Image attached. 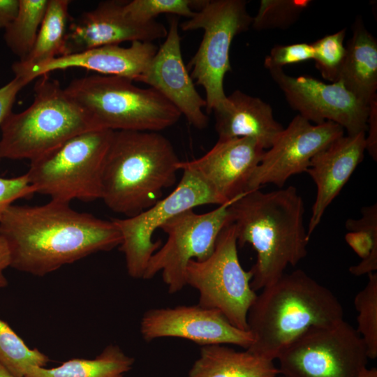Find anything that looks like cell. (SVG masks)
Masks as SVG:
<instances>
[{
    "label": "cell",
    "mask_w": 377,
    "mask_h": 377,
    "mask_svg": "<svg viewBox=\"0 0 377 377\" xmlns=\"http://www.w3.org/2000/svg\"><path fill=\"white\" fill-rule=\"evenodd\" d=\"M50 200L40 205H10L0 219V235L10 250V267L43 276L91 254L120 245L112 220L77 212Z\"/></svg>",
    "instance_id": "1"
},
{
    "label": "cell",
    "mask_w": 377,
    "mask_h": 377,
    "mask_svg": "<svg viewBox=\"0 0 377 377\" xmlns=\"http://www.w3.org/2000/svg\"><path fill=\"white\" fill-rule=\"evenodd\" d=\"M237 245L249 244L256 253L251 288L256 292L279 279L288 266L307 255L310 237L304 225V203L293 186L246 192L229 207Z\"/></svg>",
    "instance_id": "2"
},
{
    "label": "cell",
    "mask_w": 377,
    "mask_h": 377,
    "mask_svg": "<svg viewBox=\"0 0 377 377\" xmlns=\"http://www.w3.org/2000/svg\"><path fill=\"white\" fill-rule=\"evenodd\" d=\"M257 295L247 316L253 337L246 350L270 360L309 329L343 320L337 296L304 271L284 273Z\"/></svg>",
    "instance_id": "3"
},
{
    "label": "cell",
    "mask_w": 377,
    "mask_h": 377,
    "mask_svg": "<svg viewBox=\"0 0 377 377\" xmlns=\"http://www.w3.org/2000/svg\"><path fill=\"white\" fill-rule=\"evenodd\" d=\"M179 162L171 142L160 132L114 131L103 165L101 199L115 213L135 216L175 184Z\"/></svg>",
    "instance_id": "4"
},
{
    "label": "cell",
    "mask_w": 377,
    "mask_h": 377,
    "mask_svg": "<svg viewBox=\"0 0 377 377\" xmlns=\"http://www.w3.org/2000/svg\"><path fill=\"white\" fill-rule=\"evenodd\" d=\"M49 74L34 85L32 103L0 126V159L35 160L82 133L98 129L89 113Z\"/></svg>",
    "instance_id": "5"
},
{
    "label": "cell",
    "mask_w": 377,
    "mask_h": 377,
    "mask_svg": "<svg viewBox=\"0 0 377 377\" xmlns=\"http://www.w3.org/2000/svg\"><path fill=\"white\" fill-rule=\"evenodd\" d=\"M64 89L98 128L160 132L182 116L156 90L139 87L123 77L85 76L72 80Z\"/></svg>",
    "instance_id": "6"
},
{
    "label": "cell",
    "mask_w": 377,
    "mask_h": 377,
    "mask_svg": "<svg viewBox=\"0 0 377 377\" xmlns=\"http://www.w3.org/2000/svg\"><path fill=\"white\" fill-rule=\"evenodd\" d=\"M112 133L103 128L82 133L30 161L27 175L35 192L66 203L101 199L103 165Z\"/></svg>",
    "instance_id": "7"
},
{
    "label": "cell",
    "mask_w": 377,
    "mask_h": 377,
    "mask_svg": "<svg viewBox=\"0 0 377 377\" xmlns=\"http://www.w3.org/2000/svg\"><path fill=\"white\" fill-rule=\"evenodd\" d=\"M245 0H205L192 17L179 24L184 31L201 29L203 37L189 62L191 77L205 91L207 114L226 98L223 81L231 71L230 49L235 37L251 27Z\"/></svg>",
    "instance_id": "8"
},
{
    "label": "cell",
    "mask_w": 377,
    "mask_h": 377,
    "mask_svg": "<svg viewBox=\"0 0 377 377\" xmlns=\"http://www.w3.org/2000/svg\"><path fill=\"white\" fill-rule=\"evenodd\" d=\"M252 277L251 269L240 264L231 221L219 233L212 254L202 261L191 260L186 269V286L199 293L198 304L220 311L242 330H248V313L257 296L251 287Z\"/></svg>",
    "instance_id": "9"
},
{
    "label": "cell",
    "mask_w": 377,
    "mask_h": 377,
    "mask_svg": "<svg viewBox=\"0 0 377 377\" xmlns=\"http://www.w3.org/2000/svg\"><path fill=\"white\" fill-rule=\"evenodd\" d=\"M368 359L362 337L344 320L309 329L276 358L283 377H360Z\"/></svg>",
    "instance_id": "10"
},
{
    "label": "cell",
    "mask_w": 377,
    "mask_h": 377,
    "mask_svg": "<svg viewBox=\"0 0 377 377\" xmlns=\"http://www.w3.org/2000/svg\"><path fill=\"white\" fill-rule=\"evenodd\" d=\"M241 195L209 212L188 209L165 223L161 229L167 234V241L149 259L142 279H151L161 272L169 293L182 290L186 286L188 262L202 261L212 254L219 233L230 221L229 207Z\"/></svg>",
    "instance_id": "11"
},
{
    "label": "cell",
    "mask_w": 377,
    "mask_h": 377,
    "mask_svg": "<svg viewBox=\"0 0 377 377\" xmlns=\"http://www.w3.org/2000/svg\"><path fill=\"white\" fill-rule=\"evenodd\" d=\"M182 170L177 186L165 198L135 216L112 219L121 235L119 246L127 273L133 279H142L149 259L162 245L161 241L152 240L158 228L182 212L201 205L224 204L196 172Z\"/></svg>",
    "instance_id": "12"
},
{
    "label": "cell",
    "mask_w": 377,
    "mask_h": 377,
    "mask_svg": "<svg viewBox=\"0 0 377 377\" xmlns=\"http://www.w3.org/2000/svg\"><path fill=\"white\" fill-rule=\"evenodd\" d=\"M289 105L315 124L332 121L347 134L366 133L369 105L357 98L341 82L327 84L309 75L293 77L283 68H268Z\"/></svg>",
    "instance_id": "13"
},
{
    "label": "cell",
    "mask_w": 377,
    "mask_h": 377,
    "mask_svg": "<svg viewBox=\"0 0 377 377\" xmlns=\"http://www.w3.org/2000/svg\"><path fill=\"white\" fill-rule=\"evenodd\" d=\"M343 135V128L334 122L312 124L296 115L265 150L246 192L269 184L282 188L290 177L306 172L313 157Z\"/></svg>",
    "instance_id": "14"
},
{
    "label": "cell",
    "mask_w": 377,
    "mask_h": 377,
    "mask_svg": "<svg viewBox=\"0 0 377 377\" xmlns=\"http://www.w3.org/2000/svg\"><path fill=\"white\" fill-rule=\"evenodd\" d=\"M140 331L146 341L176 337L201 346L231 344L245 349L253 342L249 330L235 327L220 311L198 304L149 309L141 318Z\"/></svg>",
    "instance_id": "15"
},
{
    "label": "cell",
    "mask_w": 377,
    "mask_h": 377,
    "mask_svg": "<svg viewBox=\"0 0 377 377\" xmlns=\"http://www.w3.org/2000/svg\"><path fill=\"white\" fill-rule=\"evenodd\" d=\"M125 2L103 1L93 10L72 20L68 27L64 55L126 41L153 43L165 38L168 29L163 24L156 20H135L126 13Z\"/></svg>",
    "instance_id": "16"
},
{
    "label": "cell",
    "mask_w": 377,
    "mask_h": 377,
    "mask_svg": "<svg viewBox=\"0 0 377 377\" xmlns=\"http://www.w3.org/2000/svg\"><path fill=\"white\" fill-rule=\"evenodd\" d=\"M179 20L172 16L165 41L158 47L139 82L156 90L198 129L205 128L208 115L203 111L207 103L196 90L182 54Z\"/></svg>",
    "instance_id": "17"
},
{
    "label": "cell",
    "mask_w": 377,
    "mask_h": 377,
    "mask_svg": "<svg viewBox=\"0 0 377 377\" xmlns=\"http://www.w3.org/2000/svg\"><path fill=\"white\" fill-rule=\"evenodd\" d=\"M265 150L255 139H218L203 156L180 162L179 170L196 172L226 203L246 193L247 183Z\"/></svg>",
    "instance_id": "18"
},
{
    "label": "cell",
    "mask_w": 377,
    "mask_h": 377,
    "mask_svg": "<svg viewBox=\"0 0 377 377\" xmlns=\"http://www.w3.org/2000/svg\"><path fill=\"white\" fill-rule=\"evenodd\" d=\"M153 43L135 41L129 47L104 45L83 52L60 56L47 62L15 73L29 82L59 70L81 68L100 75L123 77L139 82L157 52Z\"/></svg>",
    "instance_id": "19"
},
{
    "label": "cell",
    "mask_w": 377,
    "mask_h": 377,
    "mask_svg": "<svg viewBox=\"0 0 377 377\" xmlns=\"http://www.w3.org/2000/svg\"><path fill=\"white\" fill-rule=\"evenodd\" d=\"M366 133L343 135L316 154L306 172L316 186V195L307 228L310 237L334 198L362 161Z\"/></svg>",
    "instance_id": "20"
},
{
    "label": "cell",
    "mask_w": 377,
    "mask_h": 377,
    "mask_svg": "<svg viewBox=\"0 0 377 377\" xmlns=\"http://www.w3.org/2000/svg\"><path fill=\"white\" fill-rule=\"evenodd\" d=\"M212 112L219 139L250 138L265 150L272 147L284 128L275 119L269 103L240 90L226 96Z\"/></svg>",
    "instance_id": "21"
},
{
    "label": "cell",
    "mask_w": 377,
    "mask_h": 377,
    "mask_svg": "<svg viewBox=\"0 0 377 377\" xmlns=\"http://www.w3.org/2000/svg\"><path fill=\"white\" fill-rule=\"evenodd\" d=\"M352 30L338 81L369 105L377 99V40L360 16L353 24Z\"/></svg>",
    "instance_id": "22"
},
{
    "label": "cell",
    "mask_w": 377,
    "mask_h": 377,
    "mask_svg": "<svg viewBox=\"0 0 377 377\" xmlns=\"http://www.w3.org/2000/svg\"><path fill=\"white\" fill-rule=\"evenodd\" d=\"M279 371L270 360L249 350L237 351L224 344L201 346L200 356L186 377H276Z\"/></svg>",
    "instance_id": "23"
},
{
    "label": "cell",
    "mask_w": 377,
    "mask_h": 377,
    "mask_svg": "<svg viewBox=\"0 0 377 377\" xmlns=\"http://www.w3.org/2000/svg\"><path fill=\"white\" fill-rule=\"evenodd\" d=\"M68 0H49L35 43L29 54L12 65L13 73L65 54Z\"/></svg>",
    "instance_id": "24"
},
{
    "label": "cell",
    "mask_w": 377,
    "mask_h": 377,
    "mask_svg": "<svg viewBox=\"0 0 377 377\" xmlns=\"http://www.w3.org/2000/svg\"><path fill=\"white\" fill-rule=\"evenodd\" d=\"M133 364V357L111 344L94 359H72L51 369L33 367L24 377H123Z\"/></svg>",
    "instance_id": "25"
},
{
    "label": "cell",
    "mask_w": 377,
    "mask_h": 377,
    "mask_svg": "<svg viewBox=\"0 0 377 377\" xmlns=\"http://www.w3.org/2000/svg\"><path fill=\"white\" fill-rule=\"evenodd\" d=\"M361 217L349 219L346 228L349 232L346 241L362 258L357 265L350 267L355 276L369 274L377 269V205L365 206L361 209Z\"/></svg>",
    "instance_id": "26"
},
{
    "label": "cell",
    "mask_w": 377,
    "mask_h": 377,
    "mask_svg": "<svg viewBox=\"0 0 377 377\" xmlns=\"http://www.w3.org/2000/svg\"><path fill=\"white\" fill-rule=\"evenodd\" d=\"M49 0H19L16 15L5 28L4 40L19 60L31 52L47 9Z\"/></svg>",
    "instance_id": "27"
},
{
    "label": "cell",
    "mask_w": 377,
    "mask_h": 377,
    "mask_svg": "<svg viewBox=\"0 0 377 377\" xmlns=\"http://www.w3.org/2000/svg\"><path fill=\"white\" fill-rule=\"evenodd\" d=\"M48 357L37 348L31 349L0 318V363L17 377H24L33 367H45Z\"/></svg>",
    "instance_id": "28"
},
{
    "label": "cell",
    "mask_w": 377,
    "mask_h": 377,
    "mask_svg": "<svg viewBox=\"0 0 377 377\" xmlns=\"http://www.w3.org/2000/svg\"><path fill=\"white\" fill-rule=\"evenodd\" d=\"M369 279L355 297L358 334L362 337L369 359L377 357V273L368 274Z\"/></svg>",
    "instance_id": "29"
},
{
    "label": "cell",
    "mask_w": 377,
    "mask_h": 377,
    "mask_svg": "<svg viewBox=\"0 0 377 377\" xmlns=\"http://www.w3.org/2000/svg\"><path fill=\"white\" fill-rule=\"evenodd\" d=\"M309 0H261L251 27L256 31L286 29L309 6Z\"/></svg>",
    "instance_id": "30"
},
{
    "label": "cell",
    "mask_w": 377,
    "mask_h": 377,
    "mask_svg": "<svg viewBox=\"0 0 377 377\" xmlns=\"http://www.w3.org/2000/svg\"><path fill=\"white\" fill-rule=\"evenodd\" d=\"M205 0H133L126 1L124 10L138 22H150L161 14L191 18L199 10Z\"/></svg>",
    "instance_id": "31"
},
{
    "label": "cell",
    "mask_w": 377,
    "mask_h": 377,
    "mask_svg": "<svg viewBox=\"0 0 377 377\" xmlns=\"http://www.w3.org/2000/svg\"><path fill=\"white\" fill-rule=\"evenodd\" d=\"M346 29L323 36L312 43L313 60L322 77L331 82L338 81L346 55L343 41Z\"/></svg>",
    "instance_id": "32"
},
{
    "label": "cell",
    "mask_w": 377,
    "mask_h": 377,
    "mask_svg": "<svg viewBox=\"0 0 377 377\" xmlns=\"http://www.w3.org/2000/svg\"><path fill=\"white\" fill-rule=\"evenodd\" d=\"M313 59V48L311 43H297L290 45L274 46L264 61L265 67L283 68V66L295 64Z\"/></svg>",
    "instance_id": "33"
},
{
    "label": "cell",
    "mask_w": 377,
    "mask_h": 377,
    "mask_svg": "<svg viewBox=\"0 0 377 377\" xmlns=\"http://www.w3.org/2000/svg\"><path fill=\"white\" fill-rule=\"evenodd\" d=\"M35 193L27 173L13 178L0 177V219L15 200L29 197Z\"/></svg>",
    "instance_id": "34"
},
{
    "label": "cell",
    "mask_w": 377,
    "mask_h": 377,
    "mask_svg": "<svg viewBox=\"0 0 377 377\" xmlns=\"http://www.w3.org/2000/svg\"><path fill=\"white\" fill-rule=\"evenodd\" d=\"M29 82L21 77H16L0 88V126L12 112L16 96L19 91Z\"/></svg>",
    "instance_id": "35"
},
{
    "label": "cell",
    "mask_w": 377,
    "mask_h": 377,
    "mask_svg": "<svg viewBox=\"0 0 377 377\" xmlns=\"http://www.w3.org/2000/svg\"><path fill=\"white\" fill-rule=\"evenodd\" d=\"M369 114L367 120L368 137H366V150L371 158L377 160V99L369 105Z\"/></svg>",
    "instance_id": "36"
},
{
    "label": "cell",
    "mask_w": 377,
    "mask_h": 377,
    "mask_svg": "<svg viewBox=\"0 0 377 377\" xmlns=\"http://www.w3.org/2000/svg\"><path fill=\"white\" fill-rule=\"evenodd\" d=\"M19 0H0V29H4L17 14Z\"/></svg>",
    "instance_id": "37"
},
{
    "label": "cell",
    "mask_w": 377,
    "mask_h": 377,
    "mask_svg": "<svg viewBox=\"0 0 377 377\" xmlns=\"http://www.w3.org/2000/svg\"><path fill=\"white\" fill-rule=\"evenodd\" d=\"M10 267V253L5 239L0 235V288L8 286L4 270Z\"/></svg>",
    "instance_id": "38"
},
{
    "label": "cell",
    "mask_w": 377,
    "mask_h": 377,
    "mask_svg": "<svg viewBox=\"0 0 377 377\" xmlns=\"http://www.w3.org/2000/svg\"><path fill=\"white\" fill-rule=\"evenodd\" d=\"M360 377H377V369L376 368H366L360 374Z\"/></svg>",
    "instance_id": "39"
},
{
    "label": "cell",
    "mask_w": 377,
    "mask_h": 377,
    "mask_svg": "<svg viewBox=\"0 0 377 377\" xmlns=\"http://www.w3.org/2000/svg\"><path fill=\"white\" fill-rule=\"evenodd\" d=\"M0 377H17L0 363Z\"/></svg>",
    "instance_id": "40"
},
{
    "label": "cell",
    "mask_w": 377,
    "mask_h": 377,
    "mask_svg": "<svg viewBox=\"0 0 377 377\" xmlns=\"http://www.w3.org/2000/svg\"><path fill=\"white\" fill-rule=\"evenodd\" d=\"M276 377H283V376L281 375H279V376H277Z\"/></svg>",
    "instance_id": "41"
}]
</instances>
